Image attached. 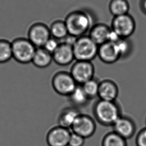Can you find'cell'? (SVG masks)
<instances>
[{"label":"cell","instance_id":"7402d4cb","mask_svg":"<svg viewBox=\"0 0 146 146\" xmlns=\"http://www.w3.org/2000/svg\"><path fill=\"white\" fill-rule=\"evenodd\" d=\"M12 58L11 42L5 39H0V64L7 63Z\"/></svg>","mask_w":146,"mask_h":146},{"label":"cell","instance_id":"8992f818","mask_svg":"<svg viewBox=\"0 0 146 146\" xmlns=\"http://www.w3.org/2000/svg\"><path fill=\"white\" fill-rule=\"evenodd\" d=\"M136 22L134 18L129 14L114 17L111 28L121 38L128 39L136 30Z\"/></svg>","mask_w":146,"mask_h":146},{"label":"cell","instance_id":"6da1fadb","mask_svg":"<svg viewBox=\"0 0 146 146\" xmlns=\"http://www.w3.org/2000/svg\"><path fill=\"white\" fill-rule=\"evenodd\" d=\"M64 21L69 34L76 38L86 35L94 25L92 15L84 10L71 12L67 15Z\"/></svg>","mask_w":146,"mask_h":146},{"label":"cell","instance_id":"e0dca14e","mask_svg":"<svg viewBox=\"0 0 146 146\" xmlns=\"http://www.w3.org/2000/svg\"><path fill=\"white\" fill-rule=\"evenodd\" d=\"M53 61L52 55L43 48H36L32 63L39 68H45L50 66Z\"/></svg>","mask_w":146,"mask_h":146},{"label":"cell","instance_id":"83f0119b","mask_svg":"<svg viewBox=\"0 0 146 146\" xmlns=\"http://www.w3.org/2000/svg\"><path fill=\"white\" fill-rule=\"evenodd\" d=\"M140 5L142 12L146 15V0H141Z\"/></svg>","mask_w":146,"mask_h":146},{"label":"cell","instance_id":"7c38bea8","mask_svg":"<svg viewBox=\"0 0 146 146\" xmlns=\"http://www.w3.org/2000/svg\"><path fill=\"white\" fill-rule=\"evenodd\" d=\"M53 61L58 65L66 66L75 60L73 46L64 42H60L59 47L52 54Z\"/></svg>","mask_w":146,"mask_h":146},{"label":"cell","instance_id":"5b68a950","mask_svg":"<svg viewBox=\"0 0 146 146\" xmlns=\"http://www.w3.org/2000/svg\"><path fill=\"white\" fill-rule=\"evenodd\" d=\"M52 85L57 93L60 95L69 97L78 84L70 73L60 71L56 73L53 76Z\"/></svg>","mask_w":146,"mask_h":146},{"label":"cell","instance_id":"3957f363","mask_svg":"<svg viewBox=\"0 0 146 146\" xmlns=\"http://www.w3.org/2000/svg\"><path fill=\"white\" fill-rule=\"evenodd\" d=\"M98 47L88 35L78 37L73 46L76 61L91 62L97 56Z\"/></svg>","mask_w":146,"mask_h":146},{"label":"cell","instance_id":"44dd1931","mask_svg":"<svg viewBox=\"0 0 146 146\" xmlns=\"http://www.w3.org/2000/svg\"><path fill=\"white\" fill-rule=\"evenodd\" d=\"M102 146H127V144L126 139L113 131L104 136Z\"/></svg>","mask_w":146,"mask_h":146},{"label":"cell","instance_id":"7a4b0ae2","mask_svg":"<svg viewBox=\"0 0 146 146\" xmlns=\"http://www.w3.org/2000/svg\"><path fill=\"white\" fill-rule=\"evenodd\" d=\"M93 113L98 122L104 126H113L122 116L120 107L116 102L99 100L94 106Z\"/></svg>","mask_w":146,"mask_h":146},{"label":"cell","instance_id":"ffe728a7","mask_svg":"<svg viewBox=\"0 0 146 146\" xmlns=\"http://www.w3.org/2000/svg\"><path fill=\"white\" fill-rule=\"evenodd\" d=\"M69 97L71 103L76 107L84 106L90 100L82 86L80 85H77Z\"/></svg>","mask_w":146,"mask_h":146},{"label":"cell","instance_id":"603a6c76","mask_svg":"<svg viewBox=\"0 0 146 146\" xmlns=\"http://www.w3.org/2000/svg\"><path fill=\"white\" fill-rule=\"evenodd\" d=\"M100 82L94 78L82 85L84 91L90 100L97 97L99 88Z\"/></svg>","mask_w":146,"mask_h":146},{"label":"cell","instance_id":"2e32d148","mask_svg":"<svg viewBox=\"0 0 146 146\" xmlns=\"http://www.w3.org/2000/svg\"><path fill=\"white\" fill-rule=\"evenodd\" d=\"M81 114L75 107L66 108L63 110L58 118L59 126L71 128L78 116Z\"/></svg>","mask_w":146,"mask_h":146},{"label":"cell","instance_id":"5bb4252c","mask_svg":"<svg viewBox=\"0 0 146 146\" xmlns=\"http://www.w3.org/2000/svg\"><path fill=\"white\" fill-rule=\"evenodd\" d=\"M119 94L117 84L111 80H104L100 82L98 95L100 100L107 101H116Z\"/></svg>","mask_w":146,"mask_h":146},{"label":"cell","instance_id":"484cf974","mask_svg":"<svg viewBox=\"0 0 146 146\" xmlns=\"http://www.w3.org/2000/svg\"><path fill=\"white\" fill-rule=\"evenodd\" d=\"M85 139L78 134L72 132L68 146H83Z\"/></svg>","mask_w":146,"mask_h":146},{"label":"cell","instance_id":"8fae6325","mask_svg":"<svg viewBox=\"0 0 146 146\" xmlns=\"http://www.w3.org/2000/svg\"><path fill=\"white\" fill-rule=\"evenodd\" d=\"M97 56L103 63L111 64L121 59L116 43L107 42L98 47Z\"/></svg>","mask_w":146,"mask_h":146},{"label":"cell","instance_id":"d6986e66","mask_svg":"<svg viewBox=\"0 0 146 146\" xmlns=\"http://www.w3.org/2000/svg\"><path fill=\"white\" fill-rule=\"evenodd\" d=\"M51 36L59 41L63 40L69 35L64 21H55L49 27Z\"/></svg>","mask_w":146,"mask_h":146},{"label":"cell","instance_id":"52a82bcc","mask_svg":"<svg viewBox=\"0 0 146 146\" xmlns=\"http://www.w3.org/2000/svg\"><path fill=\"white\" fill-rule=\"evenodd\" d=\"M70 74L78 85H82L94 78L95 68L91 62L76 61L72 66Z\"/></svg>","mask_w":146,"mask_h":146},{"label":"cell","instance_id":"9a60e30c","mask_svg":"<svg viewBox=\"0 0 146 146\" xmlns=\"http://www.w3.org/2000/svg\"><path fill=\"white\" fill-rule=\"evenodd\" d=\"M111 28L107 25L100 23L94 25L89 31L88 36L98 45L108 42Z\"/></svg>","mask_w":146,"mask_h":146},{"label":"cell","instance_id":"4fadbf2b","mask_svg":"<svg viewBox=\"0 0 146 146\" xmlns=\"http://www.w3.org/2000/svg\"><path fill=\"white\" fill-rule=\"evenodd\" d=\"M112 126L113 131L126 140L132 138L136 131L134 122L124 116L120 117Z\"/></svg>","mask_w":146,"mask_h":146},{"label":"cell","instance_id":"277c9868","mask_svg":"<svg viewBox=\"0 0 146 146\" xmlns=\"http://www.w3.org/2000/svg\"><path fill=\"white\" fill-rule=\"evenodd\" d=\"M13 58L18 63L27 64L32 62L36 48L28 39L19 38L11 42Z\"/></svg>","mask_w":146,"mask_h":146},{"label":"cell","instance_id":"cb8c5ba5","mask_svg":"<svg viewBox=\"0 0 146 146\" xmlns=\"http://www.w3.org/2000/svg\"><path fill=\"white\" fill-rule=\"evenodd\" d=\"M121 58L127 57L131 52V43L128 39L121 38L116 43Z\"/></svg>","mask_w":146,"mask_h":146},{"label":"cell","instance_id":"30bf717a","mask_svg":"<svg viewBox=\"0 0 146 146\" xmlns=\"http://www.w3.org/2000/svg\"><path fill=\"white\" fill-rule=\"evenodd\" d=\"M72 132L69 129L58 125L52 128L47 135L49 146H68Z\"/></svg>","mask_w":146,"mask_h":146},{"label":"cell","instance_id":"9c48e42d","mask_svg":"<svg viewBox=\"0 0 146 146\" xmlns=\"http://www.w3.org/2000/svg\"><path fill=\"white\" fill-rule=\"evenodd\" d=\"M29 41L36 48H42L51 37L49 27L42 23H36L32 25L28 31Z\"/></svg>","mask_w":146,"mask_h":146},{"label":"cell","instance_id":"ba28073f","mask_svg":"<svg viewBox=\"0 0 146 146\" xmlns=\"http://www.w3.org/2000/svg\"><path fill=\"white\" fill-rule=\"evenodd\" d=\"M71 129L73 133L86 139L93 136L95 133L96 124L91 117L80 114L76 118Z\"/></svg>","mask_w":146,"mask_h":146},{"label":"cell","instance_id":"ac0fdd59","mask_svg":"<svg viewBox=\"0 0 146 146\" xmlns=\"http://www.w3.org/2000/svg\"><path fill=\"white\" fill-rule=\"evenodd\" d=\"M110 13L114 17L129 13L130 4L128 0H111L109 4Z\"/></svg>","mask_w":146,"mask_h":146},{"label":"cell","instance_id":"d4e9b609","mask_svg":"<svg viewBox=\"0 0 146 146\" xmlns=\"http://www.w3.org/2000/svg\"><path fill=\"white\" fill-rule=\"evenodd\" d=\"M60 43L59 40L51 36L42 48L52 55L59 47Z\"/></svg>","mask_w":146,"mask_h":146},{"label":"cell","instance_id":"4316f807","mask_svg":"<svg viewBox=\"0 0 146 146\" xmlns=\"http://www.w3.org/2000/svg\"><path fill=\"white\" fill-rule=\"evenodd\" d=\"M137 146H146V127L139 132L136 137Z\"/></svg>","mask_w":146,"mask_h":146}]
</instances>
